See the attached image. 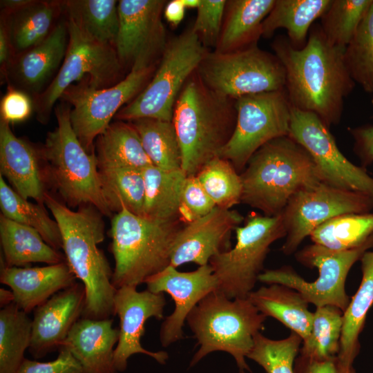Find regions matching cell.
<instances>
[{
    "label": "cell",
    "mask_w": 373,
    "mask_h": 373,
    "mask_svg": "<svg viewBox=\"0 0 373 373\" xmlns=\"http://www.w3.org/2000/svg\"><path fill=\"white\" fill-rule=\"evenodd\" d=\"M271 48L285 68V90L291 105L315 113L329 128L337 125L344 99L355 86L345 64V48L329 43L316 24L303 48H294L287 37L279 35Z\"/></svg>",
    "instance_id": "6da1fadb"
},
{
    "label": "cell",
    "mask_w": 373,
    "mask_h": 373,
    "mask_svg": "<svg viewBox=\"0 0 373 373\" xmlns=\"http://www.w3.org/2000/svg\"><path fill=\"white\" fill-rule=\"evenodd\" d=\"M45 204L59 226L66 261L84 287L82 316L110 318L114 315L117 289L112 283L110 265L98 247L104 240L103 215L92 205L80 206L73 211L48 192Z\"/></svg>",
    "instance_id": "7a4b0ae2"
},
{
    "label": "cell",
    "mask_w": 373,
    "mask_h": 373,
    "mask_svg": "<svg viewBox=\"0 0 373 373\" xmlns=\"http://www.w3.org/2000/svg\"><path fill=\"white\" fill-rule=\"evenodd\" d=\"M172 122L180 146L182 170L186 176L195 175L231 139L237 122L236 99L209 89L195 70L178 97Z\"/></svg>",
    "instance_id": "3957f363"
},
{
    "label": "cell",
    "mask_w": 373,
    "mask_h": 373,
    "mask_svg": "<svg viewBox=\"0 0 373 373\" xmlns=\"http://www.w3.org/2000/svg\"><path fill=\"white\" fill-rule=\"evenodd\" d=\"M240 177L241 202L266 216L282 214L297 192L322 182L310 155L289 135L261 146L250 157Z\"/></svg>",
    "instance_id": "277c9868"
},
{
    "label": "cell",
    "mask_w": 373,
    "mask_h": 373,
    "mask_svg": "<svg viewBox=\"0 0 373 373\" xmlns=\"http://www.w3.org/2000/svg\"><path fill=\"white\" fill-rule=\"evenodd\" d=\"M266 318L249 298L230 299L218 289L211 291L186 320L199 345L190 366L213 352L222 351L233 356L238 373L251 372L246 358Z\"/></svg>",
    "instance_id": "5b68a950"
},
{
    "label": "cell",
    "mask_w": 373,
    "mask_h": 373,
    "mask_svg": "<svg viewBox=\"0 0 373 373\" xmlns=\"http://www.w3.org/2000/svg\"><path fill=\"white\" fill-rule=\"evenodd\" d=\"M70 106L61 103L55 108L57 126L48 133L41 148L47 180L71 207L92 205L111 216L101 188L95 153L82 146L72 127Z\"/></svg>",
    "instance_id": "8992f818"
},
{
    "label": "cell",
    "mask_w": 373,
    "mask_h": 373,
    "mask_svg": "<svg viewBox=\"0 0 373 373\" xmlns=\"http://www.w3.org/2000/svg\"><path fill=\"white\" fill-rule=\"evenodd\" d=\"M180 222L149 219L125 208L117 212L111 229L113 286L137 287L169 266Z\"/></svg>",
    "instance_id": "52a82bcc"
},
{
    "label": "cell",
    "mask_w": 373,
    "mask_h": 373,
    "mask_svg": "<svg viewBox=\"0 0 373 373\" xmlns=\"http://www.w3.org/2000/svg\"><path fill=\"white\" fill-rule=\"evenodd\" d=\"M207 51L191 28L168 41L151 81L115 118L127 122L140 118L172 121L182 88Z\"/></svg>",
    "instance_id": "ba28073f"
},
{
    "label": "cell",
    "mask_w": 373,
    "mask_h": 373,
    "mask_svg": "<svg viewBox=\"0 0 373 373\" xmlns=\"http://www.w3.org/2000/svg\"><path fill=\"white\" fill-rule=\"evenodd\" d=\"M235 230V246L213 256L209 263L218 279V290L230 299L249 296L263 271L271 245L286 236L282 214L266 216L251 212L244 225Z\"/></svg>",
    "instance_id": "9c48e42d"
},
{
    "label": "cell",
    "mask_w": 373,
    "mask_h": 373,
    "mask_svg": "<svg viewBox=\"0 0 373 373\" xmlns=\"http://www.w3.org/2000/svg\"><path fill=\"white\" fill-rule=\"evenodd\" d=\"M196 73L209 89L234 99L285 86V70L279 59L257 44L228 52L207 51Z\"/></svg>",
    "instance_id": "30bf717a"
},
{
    "label": "cell",
    "mask_w": 373,
    "mask_h": 373,
    "mask_svg": "<svg viewBox=\"0 0 373 373\" xmlns=\"http://www.w3.org/2000/svg\"><path fill=\"white\" fill-rule=\"evenodd\" d=\"M68 41L64 59L56 76L35 97L37 119L45 124L63 93L73 82L88 77L96 88L111 87L122 77L124 66L114 46L99 42L84 32L66 17Z\"/></svg>",
    "instance_id": "8fae6325"
},
{
    "label": "cell",
    "mask_w": 373,
    "mask_h": 373,
    "mask_svg": "<svg viewBox=\"0 0 373 373\" xmlns=\"http://www.w3.org/2000/svg\"><path fill=\"white\" fill-rule=\"evenodd\" d=\"M373 247V236L357 248L332 251L312 244L296 254L297 261L308 267H316L318 278L307 282L289 267L263 271L258 281L268 285L280 284L299 292L316 307L332 305L344 311L350 298L345 291V281L353 265Z\"/></svg>",
    "instance_id": "7c38bea8"
},
{
    "label": "cell",
    "mask_w": 373,
    "mask_h": 373,
    "mask_svg": "<svg viewBox=\"0 0 373 373\" xmlns=\"http://www.w3.org/2000/svg\"><path fill=\"white\" fill-rule=\"evenodd\" d=\"M154 69L155 66L132 68L120 82L108 88H96L86 77L66 89L61 99L73 108L70 112L72 127L87 152L95 153L97 137L118 111L143 90Z\"/></svg>",
    "instance_id": "4fadbf2b"
},
{
    "label": "cell",
    "mask_w": 373,
    "mask_h": 373,
    "mask_svg": "<svg viewBox=\"0 0 373 373\" xmlns=\"http://www.w3.org/2000/svg\"><path fill=\"white\" fill-rule=\"evenodd\" d=\"M234 132L218 157L240 174L254 153L268 142L289 135L291 105L285 90L242 96L236 99Z\"/></svg>",
    "instance_id": "5bb4252c"
},
{
    "label": "cell",
    "mask_w": 373,
    "mask_h": 373,
    "mask_svg": "<svg viewBox=\"0 0 373 373\" xmlns=\"http://www.w3.org/2000/svg\"><path fill=\"white\" fill-rule=\"evenodd\" d=\"M373 198L318 182L294 195L282 213L286 231L281 251L294 254L312 231L329 219L344 214L370 213Z\"/></svg>",
    "instance_id": "9a60e30c"
},
{
    "label": "cell",
    "mask_w": 373,
    "mask_h": 373,
    "mask_svg": "<svg viewBox=\"0 0 373 373\" xmlns=\"http://www.w3.org/2000/svg\"><path fill=\"white\" fill-rule=\"evenodd\" d=\"M329 129L315 113L291 106L289 136L310 155L321 181L373 198V178L343 155Z\"/></svg>",
    "instance_id": "2e32d148"
},
{
    "label": "cell",
    "mask_w": 373,
    "mask_h": 373,
    "mask_svg": "<svg viewBox=\"0 0 373 373\" xmlns=\"http://www.w3.org/2000/svg\"><path fill=\"white\" fill-rule=\"evenodd\" d=\"M164 0L118 1L119 30L115 49L124 67L139 69L155 66L167 39L162 14Z\"/></svg>",
    "instance_id": "e0dca14e"
},
{
    "label": "cell",
    "mask_w": 373,
    "mask_h": 373,
    "mask_svg": "<svg viewBox=\"0 0 373 373\" xmlns=\"http://www.w3.org/2000/svg\"><path fill=\"white\" fill-rule=\"evenodd\" d=\"M165 305L164 294L148 289L137 291L135 286L117 289L113 309L114 315L117 314L119 319L118 341L114 351V365L117 372L125 371L128 359L135 354L149 356L162 365L166 363L169 358L166 352H151L141 344L146 322L152 317L162 319Z\"/></svg>",
    "instance_id": "ac0fdd59"
},
{
    "label": "cell",
    "mask_w": 373,
    "mask_h": 373,
    "mask_svg": "<svg viewBox=\"0 0 373 373\" xmlns=\"http://www.w3.org/2000/svg\"><path fill=\"white\" fill-rule=\"evenodd\" d=\"M147 289L155 294L167 293L175 303L172 314L165 318L160 331V340L167 347L183 338V327L188 315L207 294L218 289V282L208 264L193 271H179L169 265L150 276Z\"/></svg>",
    "instance_id": "d6986e66"
},
{
    "label": "cell",
    "mask_w": 373,
    "mask_h": 373,
    "mask_svg": "<svg viewBox=\"0 0 373 373\" xmlns=\"http://www.w3.org/2000/svg\"><path fill=\"white\" fill-rule=\"evenodd\" d=\"M236 210L216 207L206 216L182 226L174 239L170 265H208L213 256L229 250L231 233L243 221Z\"/></svg>",
    "instance_id": "ffe728a7"
},
{
    "label": "cell",
    "mask_w": 373,
    "mask_h": 373,
    "mask_svg": "<svg viewBox=\"0 0 373 373\" xmlns=\"http://www.w3.org/2000/svg\"><path fill=\"white\" fill-rule=\"evenodd\" d=\"M85 289L75 283L63 289L35 309L29 352L41 358L61 347L70 330L82 316Z\"/></svg>",
    "instance_id": "44dd1931"
},
{
    "label": "cell",
    "mask_w": 373,
    "mask_h": 373,
    "mask_svg": "<svg viewBox=\"0 0 373 373\" xmlns=\"http://www.w3.org/2000/svg\"><path fill=\"white\" fill-rule=\"evenodd\" d=\"M41 149L17 137L0 119V171L21 197L45 204L47 181Z\"/></svg>",
    "instance_id": "7402d4cb"
},
{
    "label": "cell",
    "mask_w": 373,
    "mask_h": 373,
    "mask_svg": "<svg viewBox=\"0 0 373 373\" xmlns=\"http://www.w3.org/2000/svg\"><path fill=\"white\" fill-rule=\"evenodd\" d=\"M68 41L67 21L64 18L55 24L42 42L14 56L6 76L12 84L10 86L34 97L41 93L47 82L62 64Z\"/></svg>",
    "instance_id": "603a6c76"
},
{
    "label": "cell",
    "mask_w": 373,
    "mask_h": 373,
    "mask_svg": "<svg viewBox=\"0 0 373 373\" xmlns=\"http://www.w3.org/2000/svg\"><path fill=\"white\" fill-rule=\"evenodd\" d=\"M76 278L66 260L35 267H8L3 261L0 275L1 283L14 294V303L27 314L74 285Z\"/></svg>",
    "instance_id": "cb8c5ba5"
},
{
    "label": "cell",
    "mask_w": 373,
    "mask_h": 373,
    "mask_svg": "<svg viewBox=\"0 0 373 373\" xmlns=\"http://www.w3.org/2000/svg\"><path fill=\"white\" fill-rule=\"evenodd\" d=\"M119 329L113 319L82 317L74 324L61 347L67 348L81 364L84 373H117L114 351Z\"/></svg>",
    "instance_id": "d4e9b609"
},
{
    "label": "cell",
    "mask_w": 373,
    "mask_h": 373,
    "mask_svg": "<svg viewBox=\"0 0 373 373\" xmlns=\"http://www.w3.org/2000/svg\"><path fill=\"white\" fill-rule=\"evenodd\" d=\"M275 1H227L222 30L214 50L228 52L257 44L262 37V23Z\"/></svg>",
    "instance_id": "484cf974"
},
{
    "label": "cell",
    "mask_w": 373,
    "mask_h": 373,
    "mask_svg": "<svg viewBox=\"0 0 373 373\" xmlns=\"http://www.w3.org/2000/svg\"><path fill=\"white\" fill-rule=\"evenodd\" d=\"M247 298L260 313L276 319L303 341L310 334L314 313L297 291L283 285L270 284L254 290Z\"/></svg>",
    "instance_id": "4316f807"
},
{
    "label": "cell",
    "mask_w": 373,
    "mask_h": 373,
    "mask_svg": "<svg viewBox=\"0 0 373 373\" xmlns=\"http://www.w3.org/2000/svg\"><path fill=\"white\" fill-rule=\"evenodd\" d=\"M64 10V1L32 0L16 12H2L1 15L6 19L15 55L42 42Z\"/></svg>",
    "instance_id": "83f0119b"
},
{
    "label": "cell",
    "mask_w": 373,
    "mask_h": 373,
    "mask_svg": "<svg viewBox=\"0 0 373 373\" xmlns=\"http://www.w3.org/2000/svg\"><path fill=\"white\" fill-rule=\"evenodd\" d=\"M94 152L98 168L126 167L140 170L153 165L140 137L129 122L111 123L96 139Z\"/></svg>",
    "instance_id": "f1b7e54d"
},
{
    "label": "cell",
    "mask_w": 373,
    "mask_h": 373,
    "mask_svg": "<svg viewBox=\"0 0 373 373\" xmlns=\"http://www.w3.org/2000/svg\"><path fill=\"white\" fill-rule=\"evenodd\" d=\"M0 240L3 261L8 267H19L32 262L48 265L65 261L64 256L50 247L35 229L0 216Z\"/></svg>",
    "instance_id": "f546056e"
},
{
    "label": "cell",
    "mask_w": 373,
    "mask_h": 373,
    "mask_svg": "<svg viewBox=\"0 0 373 373\" xmlns=\"http://www.w3.org/2000/svg\"><path fill=\"white\" fill-rule=\"evenodd\" d=\"M332 0H276L262 23V37H271L278 28H285L291 44L305 46L313 22L321 18Z\"/></svg>",
    "instance_id": "4dcf8cb0"
},
{
    "label": "cell",
    "mask_w": 373,
    "mask_h": 373,
    "mask_svg": "<svg viewBox=\"0 0 373 373\" xmlns=\"http://www.w3.org/2000/svg\"><path fill=\"white\" fill-rule=\"evenodd\" d=\"M142 173L144 200L142 216L160 222L180 220V199L186 178L184 172L152 165L144 169Z\"/></svg>",
    "instance_id": "1f68e13d"
},
{
    "label": "cell",
    "mask_w": 373,
    "mask_h": 373,
    "mask_svg": "<svg viewBox=\"0 0 373 373\" xmlns=\"http://www.w3.org/2000/svg\"><path fill=\"white\" fill-rule=\"evenodd\" d=\"M362 278L355 294L343 312V323L338 358L353 365L360 351L359 336L363 331L367 313L373 305V247L360 258Z\"/></svg>",
    "instance_id": "d6a6232c"
},
{
    "label": "cell",
    "mask_w": 373,
    "mask_h": 373,
    "mask_svg": "<svg viewBox=\"0 0 373 373\" xmlns=\"http://www.w3.org/2000/svg\"><path fill=\"white\" fill-rule=\"evenodd\" d=\"M118 1H64L66 17L95 40L115 47L119 30Z\"/></svg>",
    "instance_id": "836d02e7"
},
{
    "label": "cell",
    "mask_w": 373,
    "mask_h": 373,
    "mask_svg": "<svg viewBox=\"0 0 373 373\" xmlns=\"http://www.w3.org/2000/svg\"><path fill=\"white\" fill-rule=\"evenodd\" d=\"M309 236L314 244L332 251L357 248L373 236V213L334 217L316 227Z\"/></svg>",
    "instance_id": "e575fe53"
},
{
    "label": "cell",
    "mask_w": 373,
    "mask_h": 373,
    "mask_svg": "<svg viewBox=\"0 0 373 373\" xmlns=\"http://www.w3.org/2000/svg\"><path fill=\"white\" fill-rule=\"evenodd\" d=\"M129 122L154 166L168 171L182 169L181 149L172 121L140 118Z\"/></svg>",
    "instance_id": "d590c367"
},
{
    "label": "cell",
    "mask_w": 373,
    "mask_h": 373,
    "mask_svg": "<svg viewBox=\"0 0 373 373\" xmlns=\"http://www.w3.org/2000/svg\"><path fill=\"white\" fill-rule=\"evenodd\" d=\"M101 188L105 201L113 212L123 208L142 215L144 181L142 170L126 167L99 169Z\"/></svg>",
    "instance_id": "8d00e7d4"
},
{
    "label": "cell",
    "mask_w": 373,
    "mask_h": 373,
    "mask_svg": "<svg viewBox=\"0 0 373 373\" xmlns=\"http://www.w3.org/2000/svg\"><path fill=\"white\" fill-rule=\"evenodd\" d=\"M0 207L8 219L37 230L44 240L59 251L62 240L59 226L47 213L44 205L29 202L18 194L0 175Z\"/></svg>",
    "instance_id": "74e56055"
},
{
    "label": "cell",
    "mask_w": 373,
    "mask_h": 373,
    "mask_svg": "<svg viewBox=\"0 0 373 373\" xmlns=\"http://www.w3.org/2000/svg\"><path fill=\"white\" fill-rule=\"evenodd\" d=\"M32 320L14 303L0 310V373H16L29 348Z\"/></svg>",
    "instance_id": "f35d334b"
},
{
    "label": "cell",
    "mask_w": 373,
    "mask_h": 373,
    "mask_svg": "<svg viewBox=\"0 0 373 373\" xmlns=\"http://www.w3.org/2000/svg\"><path fill=\"white\" fill-rule=\"evenodd\" d=\"M343 323V311L332 305L316 307L310 334L303 341L299 354L325 359L337 356Z\"/></svg>",
    "instance_id": "ab89813d"
},
{
    "label": "cell",
    "mask_w": 373,
    "mask_h": 373,
    "mask_svg": "<svg viewBox=\"0 0 373 373\" xmlns=\"http://www.w3.org/2000/svg\"><path fill=\"white\" fill-rule=\"evenodd\" d=\"M195 175L216 207L231 209L241 202L240 174L229 160L217 156L208 162Z\"/></svg>",
    "instance_id": "60d3db41"
},
{
    "label": "cell",
    "mask_w": 373,
    "mask_h": 373,
    "mask_svg": "<svg viewBox=\"0 0 373 373\" xmlns=\"http://www.w3.org/2000/svg\"><path fill=\"white\" fill-rule=\"evenodd\" d=\"M373 0H332L321 17V30L329 43L346 48Z\"/></svg>",
    "instance_id": "b9f144b4"
},
{
    "label": "cell",
    "mask_w": 373,
    "mask_h": 373,
    "mask_svg": "<svg viewBox=\"0 0 373 373\" xmlns=\"http://www.w3.org/2000/svg\"><path fill=\"white\" fill-rule=\"evenodd\" d=\"M345 61L354 82L373 94V2L345 48Z\"/></svg>",
    "instance_id": "7bdbcfd3"
},
{
    "label": "cell",
    "mask_w": 373,
    "mask_h": 373,
    "mask_svg": "<svg viewBox=\"0 0 373 373\" xmlns=\"http://www.w3.org/2000/svg\"><path fill=\"white\" fill-rule=\"evenodd\" d=\"M302 338L291 332L280 340L269 338L260 332L247 358L261 366L267 373H294V363L299 354Z\"/></svg>",
    "instance_id": "ee69618b"
},
{
    "label": "cell",
    "mask_w": 373,
    "mask_h": 373,
    "mask_svg": "<svg viewBox=\"0 0 373 373\" xmlns=\"http://www.w3.org/2000/svg\"><path fill=\"white\" fill-rule=\"evenodd\" d=\"M227 1L202 0L191 27L205 48H216L224 21Z\"/></svg>",
    "instance_id": "f6af8a7d"
},
{
    "label": "cell",
    "mask_w": 373,
    "mask_h": 373,
    "mask_svg": "<svg viewBox=\"0 0 373 373\" xmlns=\"http://www.w3.org/2000/svg\"><path fill=\"white\" fill-rule=\"evenodd\" d=\"M216 207L196 175L186 176L180 199V220L190 223L206 216Z\"/></svg>",
    "instance_id": "bcb514c9"
},
{
    "label": "cell",
    "mask_w": 373,
    "mask_h": 373,
    "mask_svg": "<svg viewBox=\"0 0 373 373\" xmlns=\"http://www.w3.org/2000/svg\"><path fill=\"white\" fill-rule=\"evenodd\" d=\"M16 373H84L71 352L61 347L57 357L49 362H39L24 358Z\"/></svg>",
    "instance_id": "7dc6e473"
},
{
    "label": "cell",
    "mask_w": 373,
    "mask_h": 373,
    "mask_svg": "<svg viewBox=\"0 0 373 373\" xmlns=\"http://www.w3.org/2000/svg\"><path fill=\"white\" fill-rule=\"evenodd\" d=\"M33 104L28 93L10 85L1 101V119L9 124L24 121L30 115Z\"/></svg>",
    "instance_id": "c3c4849f"
},
{
    "label": "cell",
    "mask_w": 373,
    "mask_h": 373,
    "mask_svg": "<svg viewBox=\"0 0 373 373\" xmlns=\"http://www.w3.org/2000/svg\"><path fill=\"white\" fill-rule=\"evenodd\" d=\"M294 373H356L353 365L342 362L337 356L318 359L298 354L294 363Z\"/></svg>",
    "instance_id": "681fc988"
},
{
    "label": "cell",
    "mask_w": 373,
    "mask_h": 373,
    "mask_svg": "<svg viewBox=\"0 0 373 373\" xmlns=\"http://www.w3.org/2000/svg\"><path fill=\"white\" fill-rule=\"evenodd\" d=\"M354 140V151L361 160L363 167L373 162V125L349 128Z\"/></svg>",
    "instance_id": "f907efd6"
},
{
    "label": "cell",
    "mask_w": 373,
    "mask_h": 373,
    "mask_svg": "<svg viewBox=\"0 0 373 373\" xmlns=\"http://www.w3.org/2000/svg\"><path fill=\"white\" fill-rule=\"evenodd\" d=\"M15 56L8 28L5 18L1 15L0 23V65L3 79H6L8 69Z\"/></svg>",
    "instance_id": "816d5d0a"
},
{
    "label": "cell",
    "mask_w": 373,
    "mask_h": 373,
    "mask_svg": "<svg viewBox=\"0 0 373 373\" xmlns=\"http://www.w3.org/2000/svg\"><path fill=\"white\" fill-rule=\"evenodd\" d=\"M185 10L181 0H172L167 1L163 15L169 23L176 26L183 20Z\"/></svg>",
    "instance_id": "f5cc1de1"
},
{
    "label": "cell",
    "mask_w": 373,
    "mask_h": 373,
    "mask_svg": "<svg viewBox=\"0 0 373 373\" xmlns=\"http://www.w3.org/2000/svg\"><path fill=\"white\" fill-rule=\"evenodd\" d=\"M32 0H1V8L3 12L10 14L25 7Z\"/></svg>",
    "instance_id": "db71d44e"
},
{
    "label": "cell",
    "mask_w": 373,
    "mask_h": 373,
    "mask_svg": "<svg viewBox=\"0 0 373 373\" xmlns=\"http://www.w3.org/2000/svg\"><path fill=\"white\" fill-rule=\"evenodd\" d=\"M14 299L15 297L12 291L2 287L0 289V305L1 308L13 303Z\"/></svg>",
    "instance_id": "11a10c76"
},
{
    "label": "cell",
    "mask_w": 373,
    "mask_h": 373,
    "mask_svg": "<svg viewBox=\"0 0 373 373\" xmlns=\"http://www.w3.org/2000/svg\"><path fill=\"white\" fill-rule=\"evenodd\" d=\"M185 8H196L200 6L202 0H181Z\"/></svg>",
    "instance_id": "9f6ffc18"
}]
</instances>
